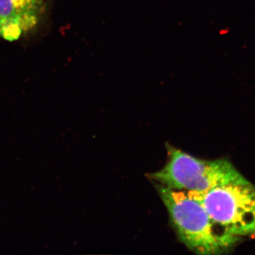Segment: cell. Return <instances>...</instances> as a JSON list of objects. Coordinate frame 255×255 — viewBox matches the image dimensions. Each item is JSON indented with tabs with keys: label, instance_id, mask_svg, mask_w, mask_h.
Wrapping results in <instances>:
<instances>
[{
	"label": "cell",
	"instance_id": "3",
	"mask_svg": "<svg viewBox=\"0 0 255 255\" xmlns=\"http://www.w3.org/2000/svg\"><path fill=\"white\" fill-rule=\"evenodd\" d=\"M199 201L210 219L238 239L255 236V188L249 182L230 183L206 192H187Z\"/></svg>",
	"mask_w": 255,
	"mask_h": 255
},
{
	"label": "cell",
	"instance_id": "2",
	"mask_svg": "<svg viewBox=\"0 0 255 255\" xmlns=\"http://www.w3.org/2000/svg\"><path fill=\"white\" fill-rule=\"evenodd\" d=\"M168 160L150 174L162 187L185 192L203 193L230 183L248 182L226 159L204 160L167 146Z\"/></svg>",
	"mask_w": 255,
	"mask_h": 255
},
{
	"label": "cell",
	"instance_id": "4",
	"mask_svg": "<svg viewBox=\"0 0 255 255\" xmlns=\"http://www.w3.org/2000/svg\"><path fill=\"white\" fill-rule=\"evenodd\" d=\"M46 0H0V36L17 41L39 24Z\"/></svg>",
	"mask_w": 255,
	"mask_h": 255
},
{
	"label": "cell",
	"instance_id": "1",
	"mask_svg": "<svg viewBox=\"0 0 255 255\" xmlns=\"http://www.w3.org/2000/svg\"><path fill=\"white\" fill-rule=\"evenodd\" d=\"M158 187L171 222L188 249L199 255H216L237 243L239 239L216 226L202 204L188 193Z\"/></svg>",
	"mask_w": 255,
	"mask_h": 255
}]
</instances>
